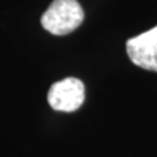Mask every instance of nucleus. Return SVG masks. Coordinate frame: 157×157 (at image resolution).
<instances>
[{"label": "nucleus", "mask_w": 157, "mask_h": 157, "mask_svg": "<svg viewBox=\"0 0 157 157\" xmlns=\"http://www.w3.org/2000/svg\"><path fill=\"white\" fill-rule=\"evenodd\" d=\"M84 21V11L77 0H54L41 18L42 26L55 36H66Z\"/></svg>", "instance_id": "nucleus-1"}, {"label": "nucleus", "mask_w": 157, "mask_h": 157, "mask_svg": "<svg viewBox=\"0 0 157 157\" xmlns=\"http://www.w3.org/2000/svg\"><path fill=\"white\" fill-rule=\"evenodd\" d=\"M126 48L134 64L157 72V26L130 38L126 43Z\"/></svg>", "instance_id": "nucleus-3"}, {"label": "nucleus", "mask_w": 157, "mask_h": 157, "mask_svg": "<svg viewBox=\"0 0 157 157\" xmlns=\"http://www.w3.org/2000/svg\"><path fill=\"white\" fill-rule=\"evenodd\" d=\"M85 86L76 77H66L52 84L47 93V101L54 110L63 113L76 111L84 104Z\"/></svg>", "instance_id": "nucleus-2"}]
</instances>
